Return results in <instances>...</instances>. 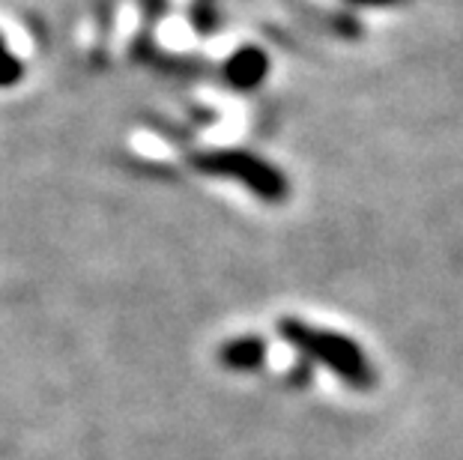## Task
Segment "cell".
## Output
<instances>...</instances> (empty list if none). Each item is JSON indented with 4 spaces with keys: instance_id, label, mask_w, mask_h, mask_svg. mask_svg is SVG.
I'll use <instances>...</instances> for the list:
<instances>
[{
    "instance_id": "cell-1",
    "label": "cell",
    "mask_w": 463,
    "mask_h": 460,
    "mask_svg": "<svg viewBox=\"0 0 463 460\" xmlns=\"http://www.w3.org/2000/svg\"><path fill=\"white\" fill-rule=\"evenodd\" d=\"M281 338L299 350V353L317 359L320 365H326L332 374H338L344 383L353 389H371L373 386V368L364 350L353 338L341 335L332 329H317L311 323L284 317L279 320Z\"/></svg>"
},
{
    "instance_id": "cell-2",
    "label": "cell",
    "mask_w": 463,
    "mask_h": 460,
    "mask_svg": "<svg viewBox=\"0 0 463 460\" xmlns=\"http://www.w3.org/2000/svg\"><path fill=\"white\" fill-rule=\"evenodd\" d=\"M192 162H194V171L206 174V177L240 183L254 198H260L266 203L288 201V192H290L288 177H284L275 164H269L249 150H206L194 155Z\"/></svg>"
},
{
    "instance_id": "cell-3",
    "label": "cell",
    "mask_w": 463,
    "mask_h": 460,
    "mask_svg": "<svg viewBox=\"0 0 463 460\" xmlns=\"http://www.w3.org/2000/svg\"><path fill=\"white\" fill-rule=\"evenodd\" d=\"M266 70H269L266 54L260 48L245 45L224 63V78H228V84H233L236 90H251V87H258L263 81Z\"/></svg>"
},
{
    "instance_id": "cell-4",
    "label": "cell",
    "mask_w": 463,
    "mask_h": 460,
    "mask_svg": "<svg viewBox=\"0 0 463 460\" xmlns=\"http://www.w3.org/2000/svg\"><path fill=\"white\" fill-rule=\"evenodd\" d=\"M266 356V344L260 338H236V341H228L222 350H219V359L224 368H233V371H251L258 368Z\"/></svg>"
},
{
    "instance_id": "cell-5",
    "label": "cell",
    "mask_w": 463,
    "mask_h": 460,
    "mask_svg": "<svg viewBox=\"0 0 463 460\" xmlns=\"http://www.w3.org/2000/svg\"><path fill=\"white\" fill-rule=\"evenodd\" d=\"M24 75V63L18 61L15 52L9 48V42L0 36V87H13L22 81Z\"/></svg>"
},
{
    "instance_id": "cell-6",
    "label": "cell",
    "mask_w": 463,
    "mask_h": 460,
    "mask_svg": "<svg viewBox=\"0 0 463 460\" xmlns=\"http://www.w3.org/2000/svg\"><path fill=\"white\" fill-rule=\"evenodd\" d=\"M350 4H356V6H398L403 4V0H350Z\"/></svg>"
}]
</instances>
